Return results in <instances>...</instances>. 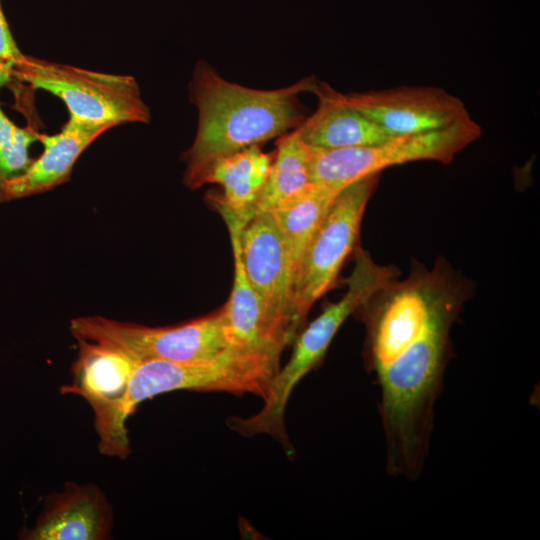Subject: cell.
Returning <instances> with one entry per match:
<instances>
[{"label":"cell","instance_id":"obj_1","mask_svg":"<svg viewBox=\"0 0 540 540\" xmlns=\"http://www.w3.org/2000/svg\"><path fill=\"white\" fill-rule=\"evenodd\" d=\"M465 294L439 266L393 279L359 308L391 476L415 481L423 472L451 353L450 332Z\"/></svg>","mask_w":540,"mask_h":540},{"label":"cell","instance_id":"obj_2","mask_svg":"<svg viewBox=\"0 0 540 540\" xmlns=\"http://www.w3.org/2000/svg\"><path fill=\"white\" fill-rule=\"evenodd\" d=\"M317 84L309 76L279 89H254L230 82L198 61L188 86L198 121L193 142L182 155L186 186L215 159L296 129L306 118L298 95L314 93Z\"/></svg>","mask_w":540,"mask_h":540},{"label":"cell","instance_id":"obj_3","mask_svg":"<svg viewBox=\"0 0 540 540\" xmlns=\"http://www.w3.org/2000/svg\"><path fill=\"white\" fill-rule=\"evenodd\" d=\"M278 370L266 360L234 349L206 363L140 361L124 395L94 415L98 450L104 456L121 460L130 455L126 421L147 399L177 390L251 393L264 399Z\"/></svg>","mask_w":540,"mask_h":540},{"label":"cell","instance_id":"obj_4","mask_svg":"<svg viewBox=\"0 0 540 540\" xmlns=\"http://www.w3.org/2000/svg\"><path fill=\"white\" fill-rule=\"evenodd\" d=\"M12 77L58 97L69 116L115 127L148 124L151 112L137 80L131 75L97 72L23 54Z\"/></svg>","mask_w":540,"mask_h":540},{"label":"cell","instance_id":"obj_5","mask_svg":"<svg viewBox=\"0 0 540 540\" xmlns=\"http://www.w3.org/2000/svg\"><path fill=\"white\" fill-rule=\"evenodd\" d=\"M69 330L75 339L117 348L138 361L206 363L232 349L225 332L222 308L185 323L163 327L100 315L82 316L70 320Z\"/></svg>","mask_w":540,"mask_h":540},{"label":"cell","instance_id":"obj_6","mask_svg":"<svg viewBox=\"0 0 540 540\" xmlns=\"http://www.w3.org/2000/svg\"><path fill=\"white\" fill-rule=\"evenodd\" d=\"M471 116L449 127L418 134L392 135L377 144L343 149L310 147V174L314 183L337 190L381 170L418 160L449 163L481 136Z\"/></svg>","mask_w":540,"mask_h":540},{"label":"cell","instance_id":"obj_7","mask_svg":"<svg viewBox=\"0 0 540 540\" xmlns=\"http://www.w3.org/2000/svg\"><path fill=\"white\" fill-rule=\"evenodd\" d=\"M376 182L377 174H373L344 187L310 239L293 284L292 314L296 333L313 304L333 285L354 247Z\"/></svg>","mask_w":540,"mask_h":540},{"label":"cell","instance_id":"obj_8","mask_svg":"<svg viewBox=\"0 0 540 540\" xmlns=\"http://www.w3.org/2000/svg\"><path fill=\"white\" fill-rule=\"evenodd\" d=\"M237 243L250 285L293 341L296 335L292 314L295 270L272 213H260L239 226Z\"/></svg>","mask_w":540,"mask_h":540},{"label":"cell","instance_id":"obj_9","mask_svg":"<svg viewBox=\"0 0 540 540\" xmlns=\"http://www.w3.org/2000/svg\"><path fill=\"white\" fill-rule=\"evenodd\" d=\"M344 98L390 135L435 131L470 117L461 99L432 86L351 92Z\"/></svg>","mask_w":540,"mask_h":540},{"label":"cell","instance_id":"obj_10","mask_svg":"<svg viewBox=\"0 0 540 540\" xmlns=\"http://www.w3.org/2000/svg\"><path fill=\"white\" fill-rule=\"evenodd\" d=\"M221 216L229 230L234 260L232 290L222 307L228 342L232 349L280 368L281 353L292 339L272 316L245 275L237 243V230L241 225L228 213Z\"/></svg>","mask_w":540,"mask_h":540},{"label":"cell","instance_id":"obj_11","mask_svg":"<svg viewBox=\"0 0 540 540\" xmlns=\"http://www.w3.org/2000/svg\"><path fill=\"white\" fill-rule=\"evenodd\" d=\"M35 524L21 528L22 540H108L113 507L94 483L65 482L62 491L46 495Z\"/></svg>","mask_w":540,"mask_h":540},{"label":"cell","instance_id":"obj_12","mask_svg":"<svg viewBox=\"0 0 540 540\" xmlns=\"http://www.w3.org/2000/svg\"><path fill=\"white\" fill-rule=\"evenodd\" d=\"M110 128L69 116L60 131L40 134L43 152L6 187L7 201L43 193L66 182L81 154Z\"/></svg>","mask_w":540,"mask_h":540},{"label":"cell","instance_id":"obj_13","mask_svg":"<svg viewBox=\"0 0 540 540\" xmlns=\"http://www.w3.org/2000/svg\"><path fill=\"white\" fill-rule=\"evenodd\" d=\"M314 94L318 98L316 110L295 129L308 146L326 150L361 147L392 136L328 84L318 83Z\"/></svg>","mask_w":540,"mask_h":540},{"label":"cell","instance_id":"obj_14","mask_svg":"<svg viewBox=\"0 0 540 540\" xmlns=\"http://www.w3.org/2000/svg\"><path fill=\"white\" fill-rule=\"evenodd\" d=\"M272 158L259 145H252L219 157L206 166L189 188L214 183L222 188L220 196L210 199L217 210L229 212L244 226L247 214L268 177Z\"/></svg>","mask_w":540,"mask_h":540},{"label":"cell","instance_id":"obj_15","mask_svg":"<svg viewBox=\"0 0 540 540\" xmlns=\"http://www.w3.org/2000/svg\"><path fill=\"white\" fill-rule=\"evenodd\" d=\"M76 340L78 355L72 366L73 382L62 386L60 392L81 396L96 415L124 395L140 361L108 345Z\"/></svg>","mask_w":540,"mask_h":540},{"label":"cell","instance_id":"obj_16","mask_svg":"<svg viewBox=\"0 0 540 540\" xmlns=\"http://www.w3.org/2000/svg\"><path fill=\"white\" fill-rule=\"evenodd\" d=\"M311 184L310 147L294 129L277 142L268 177L248 211L247 222L293 199Z\"/></svg>","mask_w":540,"mask_h":540},{"label":"cell","instance_id":"obj_17","mask_svg":"<svg viewBox=\"0 0 540 540\" xmlns=\"http://www.w3.org/2000/svg\"><path fill=\"white\" fill-rule=\"evenodd\" d=\"M340 191L312 182L301 194L270 211L288 247L295 274L310 239Z\"/></svg>","mask_w":540,"mask_h":540},{"label":"cell","instance_id":"obj_18","mask_svg":"<svg viewBox=\"0 0 540 540\" xmlns=\"http://www.w3.org/2000/svg\"><path fill=\"white\" fill-rule=\"evenodd\" d=\"M39 137L36 130L15 124L0 105V203L7 202L8 183L20 176L33 161L30 147L39 141Z\"/></svg>","mask_w":540,"mask_h":540},{"label":"cell","instance_id":"obj_19","mask_svg":"<svg viewBox=\"0 0 540 540\" xmlns=\"http://www.w3.org/2000/svg\"><path fill=\"white\" fill-rule=\"evenodd\" d=\"M22 55L12 35L0 0V85L2 87L12 78V69Z\"/></svg>","mask_w":540,"mask_h":540}]
</instances>
